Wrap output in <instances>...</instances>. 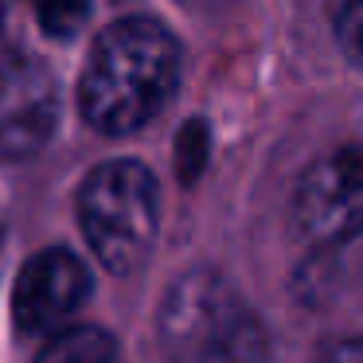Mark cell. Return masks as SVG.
<instances>
[{
	"instance_id": "1",
	"label": "cell",
	"mask_w": 363,
	"mask_h": 363,
	"mask_svg": "<svg viewBox=\"0 0 363 363\" xmlns=\"http://www.w3.org/2000/svg\"><path fill=\"white\" fill-rule=\"evenodd\" d=\"M180 86V43L160 20H113L90 48L79 79V110L106 137L149 125Z\"/></svg>"
},
{
	"instance_id": "2",
	"label": "cell",
	"mask_w": 363,
	"mask_h": 363,
	"mask_svg": "<svg viewBox=\"0 0 363 363\" xmlns=\"http://www.w3.org/2000/svg\"><path fill=\"white\" fill-rule=\"evenodd\" d=\"M157 180L137 160H106L79 188V223L110 274H133L157 242Z\"/></svg>"
},
{
	"instance_id": "3",
	"label": "cell",
	"mask_w": 363,
	"mask_h": 363,
	"mask_svg": "<svg viewBox=\"0 0 363 363\" xmlns=\"http://www.w3.org/2000/svg\"><path fill=\"white\" fill-rule=\"evenodd\" d=\"M164 340L188 363H254L258 324L219 281L184 277L164 305Z\"/></svg>"
},
{
	"instance_id": "4",
	"label": "cell",
	"mask_w": 363,
	"mask_h": 363,
	"mask_svg": "<svg viewBox=\"0 0 363 363\" xmlns=\"http://www.w3.org/2000/svg\"><path fill=\"white\" fill-rule=\"evenodd\" d=\"M293 230L313 246H340L363 230V145H347L305 168L293 191Z\"/></svg>"
},
{
	"instance_id": "5",
	"label": "cell",
	"mask_w": 363,
	"mask_h": 363,
	"mask_svg": "<svg viewBox=\"0 0 363 363\" xmlns=\"http://www.w3.org/2000/svg\"><path fill=\"white\" fill-rule=\"evenodd\" d=\"M90 293V269L79 254L48 246L24 262L12 289V316L24 336H55Z\"/></svg>"
},
{
	"instance_id": "6",
	"label": "cell",
	"mask_w": 363,
	"mask_h": 363,
	"mask_svg": "<svg viewBox=\"0 0 363 363\" xmlns=\"http://www.w3.org/2000/svg\"><path fill=\"white\" fill-rule=\"evenodd\" d=\"M55 82L40 63L12 59L0 71V157L24 160L55 129Z\"/></svg>"
},
{
	"instance_id": "7",
	"label": "cell",
	"mask_w": 363,
	"mask_h": 363,
	"mask_svg": "<svg viewBox=\"0 0 363 363\" xmlns=\"http://www.w3.org/2000/svg\"><path fill=\"white\" fill-rule=\"evenodd\" d=\"M35 363H118V344L106 328L94 324H67L48 340Z\"/></svg>"
},
{
	"instance_id": "8",
	"label": "cell",
	"mask_w": 363,
	"mask_h": 363,
	"mask_svg": "<svg viewBox=\"0 0 363 363\" xmlns=\"http://www.w3.org/2000/svg\"><path fill=\"white\" fill-rule=\"evenodd\" d=\"M336 35L344 55L352 59L355 67H363V4H347L336 20Z\"/></svg>"
},
{
	"instance_id": "9",
	"label": "cell",
	"mask_w": 363,
	"mask_h": 363,
	"mask_svg": "<svg viewBox=\"0 0 363 363\" xmlns=\"http://www.w3.org/2000/svg\"><path fill=\"white\" fill-rule=\"evenodd\" d=\"M86 16H90L86 4H71V9H43V12H40L43 28H48L51 35H74Z\"/></svg>"
},
{
	"instance_id": "10",
	"label": "cell",
	"mask_w": 363,
	"mask_h": 363,
	"mask_svg": "<svg viewBox=\"0 0 363 363\" xmlns=\"http://www.w3.org/2000/svg\"><path fill=\"white\" fill-rule=\"evenodd\" d=\"M320 363H363V340H344V344H332L320 355Z\"/></svg>"
},
{
	"instance_id": "11",
	"label": "cell",
	"mask_w": 363,
	"mask_h": 363,
	"mask_svg": "<svg viewBox=\"0 0 363 363\" xmlns=\"http://www.w3.org/2000/svg\"><path fill=\"white\" fill-rule=\"evenodd\" d=\"M12 20H9V12L0 9V71H4V67L12 63Z\"/></svg>"
}]
</instances>
